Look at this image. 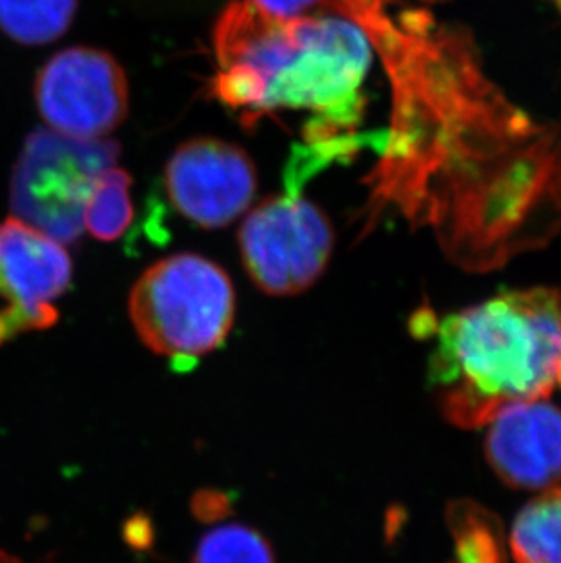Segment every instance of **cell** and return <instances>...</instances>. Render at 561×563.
I'll return each instance as SVG.
<instances>
[{"instance_id": "1", "label": "cell", "mask_w": 561, "mask_h": 563, "mask_svg": "<svg viewBox=\"0 0 561 563\" xmlns=\"http://www.w3.org/2000/svg\"><path fill=\"white\" fill-rule=\"evenodd\" d=\"M355 22L383 55L391 132L372 207L429 224L455 265L487 272L561 227V143L488 82L469 38L424 11L369 0Z\"/></svg>"}, {"instance_id": "2", "label": "cell", "mask_w": 561, "mask_h": 563, "mask_svg": "<svg viewBox=\"0 0 561 563\" xmlns=\"http://www.w3.org/2000/svg\"><path fill=\"white\" fill-rule=\"evenodd\" d=\"M435 330L430 383L454 426H487L505 405L561 387V287L499 294Z\"/></svg>"}, {"instance_id": "3", "label": "cell", "mask_w": 561, "mask_h": 563, "mask_svg": "<svg viewBox=\"0 0 561 563\" xmlns=\"http://www.w3.org/2000/svg\"><path fill=\"white\" fill-rule=\"evenodd\" d=\"M372 43L358 22L341 15L279 21L252 59L263 115L310 110L305 143L355 135L365 110Z\"/></svg>"}, {"instance_id": "4", "label": "cell", "mask_w": 561, "mask_h": 563, "mask_svg": "<svg viewBox=\"0 0 561 563\" xmlns=\"http://www.w3.org/2000/svg\"><path fill=\"white\" fill-rule=\"evenodd\" d=\"M130 318L150 351L172 362H196L223 345L232 330V279L202 255H172L133 285Z\"/></svg>"}, {"instance_id": "5", "label": "cell", "mask_w": 561, "mask_h": 563, "mask_svg": "<svg viewBox=\"0 0 561 563\" xmlns=\"http://www.w3.org/2000/svg\"><path fill=\"white\" fill-rule=\"evenodd\" d=\"M117 155L113 141L33 132L11 174V210L58 243L74 245L85 232L88 197L102 172L116 165Z\"/></svg>"}, {"instance_id": "6", "label": "cell", "mask_w": 561, "mask_h": 563, "mask_svg": "<svg viewBox=\"0 0 561 563\" xmlns=\"http://www.w3.org/2000/svg\"><path fill=\"white\" fill-rule=\"evenodd\" d=\"M243 265L255 287L271 296H296L327 271L334 230L301 190L286 187L250 212L239 230Z\"/></svg>"}, {"instance_id": "7", "label": "cell", "mask_w": 561, "mask_h": 563, "mask_svg": "<svg viewBox=\"0 0 561 563\" xmlns=\"http://www.w3.org/2000/svg\"><path fill=\"white\" fill-rule=\"evenodd\" d=\"M33 96L46 124L74 139H101L128 113L127 75L101 49L58 52L38 71Z\"/></svg>"}, {"instance_id": "8", "label": "cell", "mask_w": 561, "mask_h": 563, "mask_svg": "<svg viewBox=\"0 0 561 563\" xmlns=\"http://www.w3.org/2000/svg\"><path fill=\"white\" fill-rule=\"evenodd\" d=\"M165 187L183 218L213 230L232 223L254 201L257 174L238 146L218 139H194L168 161Z\"/></svg>"}, {"instance_id": "9", "label": "cell", "mask_w": 561, "mask_h": 563, "mask_svg": "<svg viewBox=\"0 0 561 563\" xmlns=\"http://www.w3.org/2000/svg\"><path fill=\"white\" fill-rule=\"evenodd\" d=\"M485 456L516 489L546 490L561 482V410L546 399L505 405L488 421Z\"/></svg>"}, {"instance_id": "10", "label": "cell", "mask_w": 561, "mask_h": 563, "mask_svg": "<svg viewBox=\"0 0 561 563\" xmlns=\"http://www.w3.org/2000/svg\"><path fill=\"white\" fill-rule=\"evenodd\" d=\"M74 266L54 238L19 218L0 223V294L11 305L57 321L52 301L68 292Z\"/></svg>"}, {"instance_id": "11", "label": "cell", "mask_w": 561, "mask_h": 563, "mask_svg": "<svg viewBox=\"0 0 561 563\" xmlns=\"http://www.w3.org/2000/svg\"><path fill=\"white\" fill-rule=\"evenodd\" d=\"M510 551L516 563H561V485L543 490L516 516Z\"/></svg>"}, {"instance_id": "12", "label": "cell", "mask_w": 561, "mask_h": 563, "mask_svg": "<svg viewBox=\"0 0 561 563\" xmlns=\"http://www.w3.org/2000/svg\"><path fill=\"white\" fill-rule=\"evenodd\" d=\"M77 0H0V32L24 46L54 43L68 32Z\"/></svg>"}, {"instance_id": "13", "label": "cell", "mask_w": 561, "mask_h": 563, "mask_svg": "<svg viewBox=\"0 0 561 563\" xmlns=\"http://www.w3.org/2000/svg\"><path fill=\"white\" fill-rule=\"evenodd\" d=\"M130 187L132 177L113 166L97 179L85 208V229L96 240L112 243L130 229L133 221Z\"/></svg>"}, {"instance_id": "14", "label": "cell", "mask_w": 561, "mask_h": 563, "mask_svg": "<svg viewBox=\"0 0 561 563\" xmlns=\"http://www.w3.org/2000/svg\"><path fill=\"white\" fill-rule=\"evenodd\" d=\"M449 526L454 538L452 563H507L502 527L487 509L469 501L455 504Z\"/></svg>"}, {"instance_id": "15", "label": "cell", "mask_w": 561, "mask_h": 563, "mask_svg": "<svg viewBox=\"0 0 561 563\" xmlns=\"http://www.w3.org/2000/svg\"><path fill=\"white\" fill-rule=\"evenodd\" d=\"M191 563H276V556L260 531L243 523H228L201 538Z\"/></svg>"}, {"instance_id": "16", "label": "cell", "mask_w": 561, "mask_h": 563, "mask_svg": "<svg viewBox=\"0 0 561 563\" xmlns=\"http://www.w3.org/2000/svg\"><path fill=\"white\" fill-rule=\"evenodd\" d=\"M266 15L294 21L302 16L339 15L341 0H250Z\"/></svg>"}, {"instance_id": "17", "label": "cell", "mask_w": 561, "mask_h": 563, "mask_svg": "<svg viewBox=\"0 0 561 563\" xmlns=\"http://www.w3.org/2000/svg\"><path fill=\"white\" fill-rule=\"evenodd\" d=\"M191 512L197 520L208 521V523L223 520L230 512V501L227 495L219 490H201L191 500Z\"/></svg>"}, {"instance_id": "18", "label": "cell", "mask_w": 561, "mask_h": 563, "mask_svg": "<svg viewBox=\"0 0 561 563\" xmlns=\"http://www.w3.org/2000/svg\"><path fill=\"white\" fill-rule=\"evenodd\" d=\"M385 2H388V4H391V2H394V0H385Z\"/></svg>"}]
</instances>
